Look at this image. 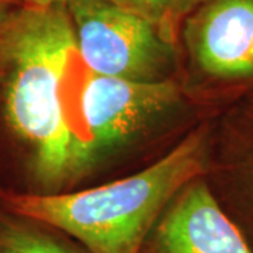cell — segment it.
I'll use <instances>...</instances> for the list:
<instances>
[{"instance_id":"cell-11","label":"cell","mask_w":253,"mask_h":253,"mask_svg":"<svg viewBox=\"0 0 253 253\" xmlns=\"http://www.w3.org/2000/svg\"><path fill=\"white\" fill-rule=\"evenodd\" d=\"M252 89H253V86H252Z\"/></svg>"},{"instance_id":"cell-9","label":"cell","mask_w":253,"mask_h":253,"mask_svg":"<svg viewBox=\"0 0 253 253\" xmlns=\"http://www.w3.org/2000/svg\"><path fill=\"white\" fill-rule=\"evenodd\" d=\"M16 4L34 6V7H52V6H68L73 0H13Z\"/></svg>"},{"instance_id":"cell-4","label":"cell","mask_w":253,"mask_h":253,"mask_svg":"<svg viewBox=\"0 0 253 253\" xmlns=\"http://www.w3.org/2000/svg\"><path fill=\"white\" fill-rule=\"evenodd\" d=\"M172 79L145 82L89 72L82 114L93 161L129 141L158 116L180 101Z\"/></svg>"},{"instance_id":"cell-5","label":"cell","mask_w":253,"mask_h":253,"mask_svg":"<svg viewBox=\"0 0 253 253\" xmlns=\"http://www.w3.org/2000/svg\"><path fill=\"white\" fill-rule=\"evenodd\" d=\"M183 38L203 75L253 86V0H203L184 20Z\"/></svg>"},{"instance_id":"cell-3","label":"cell","mask_w":253,"mask_h":253,"mask_svg":"<svg viewBox=\"0 0 253 253\" xmlns=\"http://www.w3.org/2000/svg\"><path fill=\"white\" fill-rule=\"evenodd\" d=\"M66 7L89 72L132 81L168 79L176 42L152 23L110 0H73Z\"/></svg>"},{"instance_id":"cell-8","label":"cell","mask_w":253,"mask_h":253,"mask_svg":"<svg viewBox=\"0 0 253 253\" xmlns=\"http://www.w3.org/2000/svg\"><path fill=\"white\" fill-rule=\"evenodd\" d=\"M116 6L148 20L177 42V31L203 0H110Z\"/></svg>"},{"instance_id":"cell-2","label":"cell","mask_w":253,"mask_h":253,"mask_svg":"<svg viewBox=\"0 0 253 253\" xmlns=\"http://www.w3.org/2000/svg\"><path fill=\"white\" fill-rule=\"evenodd\" d=\"M207 159V138L199 131L132 176L83 191L9 194L6 203L18 217L71 235L89 253H142L163 211L204 173Z\"/></svg>"},{"instance_id":"cell-10","label":"cell","mask_w":253,"mask_h":253,"mask_svg":"<svg viewBox=\"0 0 253 253\" xmlns=\"http://www.w3.org/2000/svg\"><path fill=\"white\" fill-rule=\"evenodd\" d=\"M14 6H17L13 0H0V20L4 17Z\"/></svg>"},{"instance_id":"cell-7","label":"cell","mask_w":253,"mask_h":253,"mask_svg":"<svg viewBox=\"0 0 253 253\" xmlns=\"http://www.w3.org/2000/svg\"><path fill=\"white\" fill-rule=\"evenodd\" d=\"M24 219V218H23ZM0 253H81L33 225L31 221H0Z\"/></svg>"},{"instance_id":"cell-6","label":"cell","mask_w":253,"mask_h":253,"mask_svg":"<svg viewBox=\"0 0 253 253\" xmlns=\"http://www.w3.org/2000/svg\"><path fill=\"white\" fill-rule=\"evenodd\" d=\"M142 253H253V246L207 183L197 179L163 211Z\"/></svg>"},{"instance_id":"cell-1","label":"cell","mask_w":253,"mask_h":253,"mask_svg":"<svg viewBox=\"0 0 253 253\" xmlns=\"http://www.w3.org/2000/svg\"><path fill=\"white\" fill-rule=\"evenodd\" d=\"M87 76L66 6L17 4L0 20L1 113L46 190L94 162L82 114Z\"/></svg>"}]
</instances>
